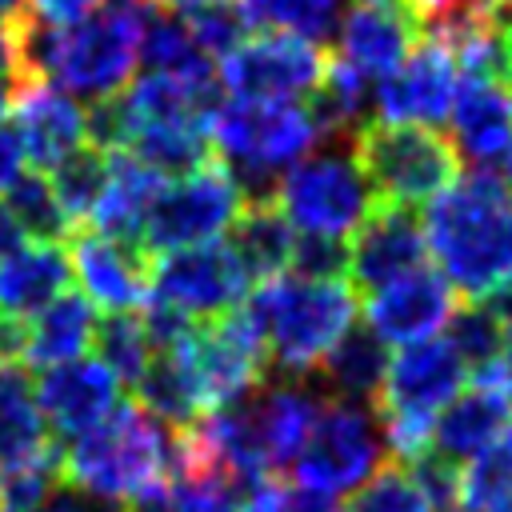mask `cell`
<instances>
[{
    "mask_svg": "<svg viewBox=\"0 0 512 512\" xmlns=\"http://www.w3.org/2000/svg\"><path fill=\"white\" fill-rule=\"evenodd\" d=\"M424 240L440 276L468 300L496 292L512 280V184L492 168L456 176L428 200Z\"/></svg>",
    "mask_w": 512,
    "mask_h": 512,
    "instance_id": "6da1fadb",
    "label": "cell"
},
{
    "mask_svg": "<svg viewBox=\"0 0 512 512\" xmlns=\"http://www.w3.org/2000/svg\"><path fill=\"white\" fill-rule=\"evenodd\" d=\"M16 40L24 76L92 104L128 88L140 60V8H104L76 24H40L20 12Z\"/></svg>",
    "mask_w": 512,
    "mask_h": 512,
    "instance_id": "7a4b0ae2",
    "label": "cell"
},
{
    "mask_svg": "<svg viewBox=\"0 0 512 512\" xmlns=\"http://www.w3.org/2000/svg\"><path fill=\"white\" fill-rule=\"evenodd\" d=\"M244 312L260 328L268 372L304 380L356 324L360 296L348 280H312L284 272L256 284L244 296Z\"/></svg>",
    "mask_w": 512,
    "mask_h": 512,
    "instance_id": "3957f363",
    "label": "cell"
},
{
    "mask_svg": "<svg viewBox=\"0 0 512 512\" xmlns=\"http://www.w3.org/2000/svg\"><path fill=\"white\" fill-rule=\"evenodd\" d=\"M204 132L244 204L276 200L280 176L296 160H304L320 140L300 100H244V96L220 100Z\"/></svg>",
    "mask_w": 512,
    "mask_h": 512,
    "instance_id": "277c9868",
    "label": "cell"
},
{
    "mask_svg": "<svg viewBox=\"0 0 512 512\" xmlns=\"http://www.w3.org/2000/svg\"><path fill=\"white\" fill-rule=\"evenodd\" d=\"M172 468V428L152 420L136 404H116L96 428L80 432L64 452L68 484L124 504L136 492L160 484Z\"/></svg>",
    "mask_w": 512,
    "mask_h": 512,
    "instance_id": "5b68a950",
    "label": "cell"
},
{
    "mask_svg": "<svg viewBox=\"0 0 512 512\" xmlns=\"http://www.w3.org/2000/svg\"><path fill=\"white\" fill-rule=\"evenodd\" d=\"M464 360L448 340H412L388 356L384 388L376 396V416L384 428V444L396 452L400 464L424 456L432 448V420L436 412L464 388Z\"/></svg>",
    "mask_w": 512,
    "mask_h": 512,
    "instance_id": "8992f818",
    "label": "cell"
},
{
    "mask_svg": "<svg viewBox=\"0 0 512 512\" xmlns=\"http://www.w3.org/2000/svg\"><path fill=\"white\" fill-rule=\"evenodd\" d=\"M352 156L376 204H420L460 176V156L448 136L424 124H364L352 136Z\"/></svg>",
    "mask_w": 512,
    "mask_h": 512,
    "instance_id": "52a82bcc",
    "label": "cell"
},
{
    "mask_svg": "<svg viewBox=\"0 0 512 512\" xmlns=\"http://www.w3.org/2000/svg\"><path fill=\"white\" fill-rule=\"evenodd\" d=\"M272 204L284 212V220L296 232L344 240L376 208V196L348 144V148H324V152L296 160L280 176Z\"/></svg>",
    "mask_w": 512,
    "mask_h": 512,
    "instance_id": "ba28073f",
    "label": "cell"
},
{
    "mask_svg": "<svg viewBox=\"0 0 512 512\" xmlns=\"http://www.w3.org/2000/svg\"><path fill=\"white\" fill-rule=\"evenodd\" d=\"M380 464H384V428L376 408L340 396L320 400L316 424L292 460L296 484L332 500L356 492Z\"/></svg>",
    "mask_w": 512,
    "mask_h": 512,
    "instance_id": "9c48e42d",
    "label": "cell"
},
{
    "mask_svg": "<svg viewBox=\"0 0 512 512\" xmlns=\"http://www.w3.org/2000/svg\"><path fill=\"white\" fill-rule=\"evenodd\" d=\"M240 208H244V200H240L228 168L208 160L204 168L176 176L172 184L160 188V196L144 220L140 248L148 256H160L172 248L220 240V232H228V224L236 220Z\"/></svg>",
    "mask_w": 512,
    "mask_h": 512,
    "instance_id": "30bf717a",
    "label": "cell"
},
{
    "mask_svg": "<svg viewBox=\"0 0 512 512\" xmlns=\"http://www.w3.org/2000/svg\"><path fill=\"white\" fill-rule=\"evenodd\" d=\"M328 68V52L316 40L296 32H248L220 60V88L244 100H300L308 96Z\"/></svg>",
    "mask_w": 512,
    "mask_h": 512,
    "instance_id": "8fae6325",
    "label": "cell"
},
{
    "mask_svg": "<svg viewBox=\"0 0 512 512\" xmlns=\"http://www.w3.org/2000/svg\"><path fill=\"white\" fill-rule=\"evenodd\" d=\"M252 280L244 276L240 260L232 256L228 240H204L188 248H172L152 256L148 268V296L180 308L184 316L220 320L248 296Z\"/></svg>",
    "mask_w": 512,
    "mask_h": 512,
    "instance_id": "7c38bea8",
    "label": "cell"
},
{
    "mask_svg": "<svg viewBox=\"0 0 512 512\" xmlns=\"http://www.w3.org/2000/svg\"><path fill=\"white\" fill-rule=\"evenodd\" d=\"M184 348H188V360L196 368L208 408L236 404L268 380L264 340H260V328L252 324V316L244 312V300L232 312H224L220 320H200L192 328V336L184 340Z\"/></svg>",
    "mask_w": 512,
    "mask_h": 512,
    "instance_id": "4fadbf2b",
    "label": "cell"
},
{
    "mask_svg": "<svg viewBox=\"0 0 512 512\" xmlns=\"http://www.w3.org/2000/svg\"><path fill=\"white\" fill-rule=\"evenodd\" d=\"M456 60L452 52L432 40L420 36L412 44V52L376 84L372 92V108L380 124H444L452 96H456Z\"/></svg>",
    "mask_w": 512,
    "mask_h": 512,
    "instance_id": "5bb4252c",
    "label": "cell"
},
{
    "mask_svg": "<svg viewBox=\"0 0 512 512\" xmlns=\"http://www.w3.org/2000/svg\"><path fill=\"white\" fill-rule=\"evenodd\" d=\"M428 240L424 224L404 204H376L348 240V284L372 292L404 272L424 268Z\"/></svg>",
    "mask_w": 512,
    "mask_h": 512,
    "instance_id": "9a60e30c",
    "label": "cell"
},
{
    "mask_svg": "<svg viewBox=\"0 0 512 512\" xmlns=\"http://www.w3.org/2000/svg\"><path fill=\"white\" fill-rule=\"evenodd\" d=\"M420 40L416 20L400 0H360L336 20V60L364 84H380Z\"/></svg>",
    "mask_w": 512,
    "mask_h": 512,
    "instance_id": "2e32d148",
    "label": "cell"
},
{
    "mask_svg": "<svg viewBox=\"0 0 512 512\" xmlns=\"http://www.w3.org/2000/svg\"><path fill=\"white\" fill-rule=\"evenodd\" d=\"M452 312H456L452 284L440 272L416 268V272H404L372 288L364 304V324L384 344H412V340H428L432 332H440Z\"/></svg>",
    "mask_w": 512,
    "mask_h": 512,
    "instance_id": "e0dca14e",
    "label": "cell"
},
{
    "mask_svg": "<svg viewBox=\"0 0 512 512\" xmlns=\"http://www.w3.org/2000/svg\"><path fill=\"white\" fill-rule=\"evenodd\" d=\"M36 404L48 432H56L60 440H76L120 404V380L96 356H76L44 368V376L36 380Z\"/></svg>",
    "mask_w": 512,
    "mask_h": 512,
    "instance_id": "ac0fdd59",
    "label": "cell"
},
{
    "mask_svg": "<svg viewBox=\"0 0 512 512\" xmlns=\"http://www.w3.org/2000/svg\"><path fill=\"white\" fill-rule=\"evenodd\" d=\"M8 108H12V128L20 136L24 160H32L36 172H48L68 152L88 144L84 108L68 92H60V88H52V84H44L36 76H24L12 88Z\"/></svg>",
    "mask_w": 512,
    "mask_h": 512,
    "instance_id": "d6986e66",
    "label": "cell"
},
{
    "mask_svg": "<svg viewBox=\"0 0 512 512\" xmlns=\"http://www.w3.org/2000/svg\"><path fill=\"white\" fill-rule=\"evenodd\" d=\"M72 276L80 280L84 296L108 312H132L148 296V268L152 256L140 244L112 240L104 232H76L68 244Z\"/></svg>",
    "mask_w": 512,
    "mask_h": 512,
    "instance_id": "ffe728a7",
    "label": "cell"
},
{
    "mask_svg": "<svg viewBox=\"0 0 512 512\" xmlns=\"http://www.w3.org/2000/svg\"><path fill=\"white\" fill-rule=\"evenodd\" d=\"M448 120H452L456 156L480 168L500 164L504 152L512 148V80L460 72Z\"/></svg>",
    "mask_w": 512,
    "mask_h": 512,
    "instance_id": "44dd1931",
    "label": "cell"
},
{
    "mask_svg": "<svg viewBox=\"0 0 512 512\" xmlns=\"http://www.w3.org/2000/svg\"><path fill=\"white\" fill-rule=\"evenodd\" d=\"M512 428V396L500 384L496 368L480 372L476 384L460 388L432 420V448L448 464H464L484 452L500 432Z\"/></svg>",
    "mask_w": 512,
    "mask_h": 512,
    "instance_id": "7402d4cb",
    "label": "cell"
},
{
    "mask_svg": "<svg viewBox=\"0 0 512 512\" xmlns=\"http://www.w3.org/2000/svg\"><path fill=\"white\" fill-rule=\"evenodd\" d=\"M248 412H252L264 468L276 476L304 448V440L316 424V412H320V392L308 380H288V376L264 380L248 396Z\"/></svg>",
    "mask_w": 512,
    "mask_h": 512,
    "instance_id": "603a6c76",
    "label": "cell"
},
{
    "mask_svg": "<svg viewBox=\"0 0 512 512\" xmlns=\"http://www.w3.org/2000/svg\"><path fill=\"white\" fill-rule=\"evenodd\" d=\"M164 188V176L152 172L148 164H140L132 152H108V180H104V192L92 208V228L112 236V240H128V244H140V232H144V220L156 204Z\"/></svg>",
    "mask_w": 512,
    "mask_h": 512,
    "instance_id": "cb8c5ba5",
    "label": "cell"
},
{
    "mask_svg": "<svg viewBox=\"0 0 512 512\" xmlns=\"http://www.w3.org/2000/svg\"><path fill=\"white\" fill-rule=\"evenodd\" d=\"M68 284L72 264L60 244L32 240L0 256V312L8 316H36L48 300L68 292Z\"/></svg>",
    "mask_w": 512,
    "mask_h": 512,
    "instance_id": "d4e9b609",
    "label": "cell"
},
{
    "mask_svg": "<svg viewBox=\"0 0 512 512\" xmlns=\"http://www.w3.org/2000/svg\"><path fill=\"white\" fill-rule=\"evenodd\" d=\"M136 408H144L164 428H188L200 412H208L196 368L188 360V348L176 344L168 352H152L148 368L136 376Z\"/></svg>",
    "mask_w": 512,
    "mask_h": 512,
    "instance_id": "484cf974",
    "label": "cell"
},
{
    "mask_svg": "<svg viewBox=\"0 0 512 512\" xmlns=\"http://www.w3.org/2000/svg\"><path fill=\"white\" fill-rule=\"evenodd\" d=\"M292 244H296V228L284 220V212L272 200L244 204L228 224V248L252 284L284 276L292 264Z\"/></svg>",
    "mask_w": 512,
    "mask_h": 512,
    "instance_id": "4316f807",
    "label": "cell"
},
{
    "mask_svg": "<svg viewBox=\"0 0 512 512\" xmlns=\"http://www.w3.org/2000/svg\"><path fill=\"white\" fill-rule=\"evenodd\" d=\"M48 424L36 404V384L24 364H0V468H20L48 456Z\"/></svg>",
    "mask_w": 512,
    "mask_h": 512,
    "instance_id": "83f0119b",
    "label": "cell"
},
{
    "mask_svg": "<svg viewBox=\"0 0 512 512\" xmlns=\"http://www.w3.org/2000/svg\"><path fill=\"white\" fill-rule=\"evenodd\" d=\"M92 332H96V304L84 292H60L28 320L24 364L52 368V364L76 360L92 344Z\"/></svg>",
    "mask_w": 512,
    "mask_h": 512,
    "instance_id": "f1b7e54d",
    "label": "cell"
},
{
    "mask_svg": "<svg viewBox=\"0 0 512 512\" xmlns=\"http://www.w3.org/2000/svg\"><path fill=\"white\" fill-rule=\"evenodd\" d=\"M316 372L332 396L356 400V404H376V396L384 388V372H388V344L368 324H352L328 348V356L316 364Z\"/></svg>",
    "mask_w": 512,
    "mask_h": 512,
    "instance_id": "f546056e",
    "label": "cell"
},
{
    "mask_svg": "<svg viewBox=\"0 0 512 512\" xmlns=\"http://www.w3.org/2000/svg\"><path fill=\"white\" fill-rule=\"evenodd\" d=\"M136 56L144 60L148 72H164V76H212V60L204 56V48L196 44L188 20L156 0L140 4V48Z\"/></svg>",
    "mask_w": 512,
    "mask_h": 512,
    "instance_id": "4dcf8cb0",
    "label": "cell"
},
{
    "mask_svg": "<svg viewBox=\"0 0 512 512\" xmlns=\"http://www.w3.org/2000/svg\"><path fill=\"white\" fill-rule=\"evenodd\" d=\"M124 152H132L140 164H148L152 172H160L164 180L188 176L196 168H204L212 160V144L204 128L192 124H164V120H140L124 144Z\"/></svg>",
    "mask_w": 512,
    "mask_h": 512,
    "instance_id": "1f68e13d",
    "label": "cell"
},
{
    "mask_svg": "<svg viewBox=\"0 0 512 512\" xmlns=\"http://www.w3.org/2000/svg\"><path fill=\"white\" fill-rule=\"evenodd\" d=\"M456 512H512V428L460 464Z\"/></svg>",
    "mask_w": 512,
    "mask_h": 512,
    "instance_id": "d6a6232c",
    "label": "cell"
},
{
    "mask_svg": "<svg viewBox=\"0 0 512 512\" xmlns=\"http://www.w3.org/2000/svg\"><path fill=\"white\" fill-rule=\"evenodd\" d=\"M104 180H108V152H100L92 144H80L76 152H68L60 164L48 168V184H52L64 216L72 220V228L92 216V208L104 192Z\"/></svg>",
    "mask_w": 512,
    "mask_h": 512,
    "instance_id": "836d02e7",
    "label": "cell"
},
{
    "mask_svg": "<svg viewBox=\"0 0 512 512\" xmlns=\"http://www.w3.org/2000/svg\"><path fill=\"white\" fill-rule=\"evenodd\" d=\"M92 344H96V360H100L120 384H136V376H140V372L148 368V360H152L148 332H144L140 316H132V312L96 316Z\"/></svg>",
    "mask_w": 512,
    "mask_h": 512,
    "instance_id": "e575fe53",
    "label": "cell"
},
{
    "mask_svg": "<svg viewBox=\"0 0 512 512\" xmlns=\"http://www.w3.org/2000/svg\"><path fill=\"white\" fill-rule=\"evenodd\" d=\"M16 216V224L24 228L28 240H48V244H60L68 232H72V220L64 216L52 184L44 172H20L12 184H8V200H4Z\"/></svg>",
    "mask_w": 512,
    "mask_h": 512,
    "instance_id": "d590c367",
    "label": "cell"
},
{
    "mask_svg": "<svg viewBox=\"0 0 512 512\" xmlns=\"http://www.w3.org/2000/svg\"><path fill=\"white\" fill-rule=\"evenodd\" d=\"M252 28L296 32L304 40H324L340 20V0H240Z\"/></svg>",
    "mask_w": 512,
    "mask_h": 512,
    "instance_id": "8d00e7d4",
    "label": "cell"
},
{
    "mask_svg": "<svg viewBox=\"0 0 512 512\" xmlns=\"http://www.w3.org/2000/svg\"><path fill=\"white\" fill-rule=\"evenodd\" d=\"M444 340L456 348V356L464 360V368L480 376V372H492L496 368L500 348H504V328L488 312V304L472 300V304H464V308H456L448 316V336Z\"/></svg>",
    "mask_w": 512,
    "mask_h": 512,
    "instance_id": "74e56055",
    "label": "cell"
},
{
    "mask_svg": "<svg viewBox=\"0 0 512 512\" xmlns=\"http://www.w3.org/2000/svg\"><path fill=\"white\" fill-rule=\"evenodd\" d=\"M344 512H432L428 496L412 480V472L396 464H380L348 500Z\"/></svg>",
    "mask_w": 512,
    "mask_h": 512,
    "instance_id": "f35d334b",
    "label": "cell"
},
{
    "mask_svg": "<svg viewBox=\"0 0 512 512\" xmlns=\"http://www.w3.org/2000/svg\"><path fill=\"white\" fill-rule=\"evenodd\" d=\"M180 16L188 20V28H192V36H196V44L204 48L208 60H224V56L252 32L244 8H236L232 0H228V4L192 8V12H180Z\"/></svg>",
    "mask_w": 512,
    "mask_h": 512,
    "instance_id": "ab89813d",
    "label": "cell"
},
{
    "mask_svg": "<svg viewBox=\"0 0 512 512\" xmlns=\"http://www.w3.org/2000/svg\"><path fill=\"white\" fill-rule=\"evenodd\" d=\"M288 272L312 276V280H344L348 272V244L332 236H308L300 232L292 244V264Z\"/></svg>",
    "mask_w": 512,
    "mask_h": 512,
    "instance_id": "60d3db41",
    "label": "cell"
},
{
    "mask_svg": "<svg viewBox=\"0 0 512 512\" xmlns=\"http://www.w3.org/2000/svg\"><path fill=\"white\" fill-rule=\"evenodd\" d=\"M400 4H404L408 16L416 20V28H420L424 36H432V32L448 28L452 20H460L464 12H472V8L484 4V0H400Z\"/></svg>",
    "mask_w": 512,
    "mask_h": 512,
    "instance_id": "b9f144b4",
    "label": "cell"
},
{
    "mask_svg": "<svg viewBox=\"0 0 512 512\" xmlns=\"http://www.w3.org/2000/svg\"><path fill=\"white\" fill-rule=\"evenodd\" d=\"M32 512H120V504H108L76 484H56Z\"/></svg>",
    "mask_w": 512,
    "mask_h": 512,
    "instance_id": "7bdbcfd3",
    "label": "cell"
},
{
    "mask_svg": "<svg viewBox=\"0 0 512 512\" xmlns=\"http://www.w3.org/2000/svg\"><path fill=\"white\" fill-rule=\"evenodd\" d=\"M100 0H28V16L40 24H76L96 12Z\"/></svg>",
    "mask_w": 512,
    "mask_h": 512,
    "instance_id": "ee69618b",
    "label": "cell"
},
{
    "mask_svg": "<svg viewBox=\"0 0 512 512\" xmlns=\"http://www.w3.org/2000/svg\"><path fill=\"white\" fill-rule=\"evenodd\" d=\"M24 80L20 68V40H16V20H0V88H16Z\"/></svg>",
    "mask_w": 512,
    "mask_h": 512,
    "instance_id": "f6af8a7d",
    "label": "cell"
},
{
    "mask_svg": "<svg viewBox=\"0 0 512 512\" xmlns=\"http://www.w3.org/2000/svg\"><path fill=\"white\" fill-rule=\"evenodd\" d=\"M28 348V316L0 312V364H24Z\"/></svg>",
    "mask_w": 512,
    "mask_h": 512,
    "instance_id": "bcb514c9",
    "label": "cell"
},
{
    "mask_svg": "<svg viewBox=\"0 0 512 512\" xmlns=\"http://www.w3.org/2000/svg\"><path fill=\"white\" fill-rule=\"evenodd\" d=\"M24 172V148L20 136L8 120H0V192H8V184Z\"/></svg>",
    "mask_w": 512,
    "mask_h": 512,
    "instance_id": "7dc6e473",
    "label": "cell"
},
{
    "mask_svg": "<svg viewBox=\"0 0 512 512\" xmlns=\"http://www.w3.org/2000/svg\"><path fill=\"white\" fill-rule=\"evenodd\" d=\"M280 512H344V508H340L332 496H320V492L296 488V492H284Z\"/></svg>",
    "mask_w": 512,
    "mask_h": 512,
    "instance_id": "c3c4849f",
    "label": "cell"
},
{
    "mask_svg": "<svg viewBox=\"0 0 512 512\" xmlns=\"http://www.w3.org/2000/svg\"><path fill=\"white\" fill-rule=\"evenodd\" d=\"M120 512H172V500H168V484H152L144 492H136L132 500L120 504Z\"/></svg>",
    "mask_w": 512,
    "mask_h": 512,
    "instance_id": "681fc988",
    "label": "cell"
},
{
    "mask_svg": "<svg viewBox=\"0 0 512 512\" xmlns=\"http://www.w3.org/2000/svg\"><path fill=\"white\" fill-rule=\"evenodd\" d=\"M28 236H24V228L16 224V216H12V208L0 200V256H8V252H16L20 244H24Z\"/></svg>",
    "mask_w": 512,
    "mask_h": 512,
    "instance_id": "f907efd6",
    "label": "cell"
},
{
    "mask_svg": "<svg viewBox=\"0 0 512 512\" xmlns=\"http://www.w3.org/2000/svg\"><path fill=\"white\" fill-rule=\"evenodd\" d=\"M488 312L500 320L504 332H512V280H504L496 292H488Z\"/></svg>",
    "mask_w": 512,
    "mask_h": 512,
    "instance_id": "816d5d0a",
    "label": "cell"
},
{
    "mask_svg": "<svg viewBox=\"0 0 512 512\" xmlns=\"http://www.w3.org/2000/svg\"><path fill=\"white\" fill-rule=\"evenodd\" d=\"M492 16H496V32H500V40H504L508 64H512V4H496Z\"/></svg>",
    "mask_w": 512,
    "mask_h": 512,
    "instance_id": "f5cc1de1",
    "label": "cell"
},
{
    "mask_svg": "<svg viewBox=\"0 0 512 512\" xmlns=\"http://www.w3.org/2000/svg\"><path fill=\"white\" fill-rule=\"evenodd\" d=\"M496 376H500V384H504L508 396H512V332H504V348H500V360H496Z\"/></svg>",
    "mask_w": 512,
    "mask_h": 512,
    "instance_id": "db71d44e",
    "label": "cell"
},
{
    "mask_svg": "<svg viewBox=\"0 0 512 512\" xmlns=\"http://www.w3.org/2000/svg\"><path fill=\"white\" fill-rule=\"evenodd\" d=\"M156 4H164V8H172V12H192V8H208V4H228V0H156Z\"/></svg>",
    "mask_w": 512,
    "mask_h": 512,
    "instance_id": "11a10c76",
    "label": "cell"
},
{
    "mask_svg": "<svg viewBox=\"0 0 512 512\" xmlns=\"http://www.w3.org/2000/svg\"><path fill=\"white\" fill-rule=\"evenodd\" d=\"M24 12V0H0V20H16Z\"/></svg>",
    "mask_w": 512,
    "mask_h": 512,
    "instance_id": "9f6ffc18",
    "label": "cell"
},
{
    "mask_svg": "<svg viewBox=\"0 0 512 512\" xmlns=\"http://www.w3.org/2000/svg\"><path fill=\"white\" fill-rule=\"evenodd\" d=\"M500 168H504V180H508V184H512V148H508V152H504V160H500Z\"/></svg>",
    "mask_w": 512,
    "mask_h": 512,
    "instance_id": "6f0895ef",
    "label": "cell"
},
{
    "mask_svg": "<svg viewBox=\"0 0 512 512\" xmlns=\"http://www.w3.org/2000/svg\"><path fill=\"white\" fill-rule=\"evenodd\" d=\"M144 0H108V8H140Z\"/></svg>",
    "mask_w": 512,
    "mask_h": 512,
    "instance_id": "680465c9",
    "label": "cell"
},
{
    "mask_svg": "<svg viewBox=\"0 0 512 512\" xmlns=\"http://www.w3.org/2000/svg\"><path fill=\"white\" fill-rule=\"evenodd\" d=\"M8 96H12V92H8V88H0V120H4V112H8Z\"/></svg>",
    "mask_w": 512,
    "mask_h": 512,
    "instance_id": "91938a15",
    "label": "cell"
},
{
    "mask_svg": "<svg viewBox=\"0 0 512 512\" xmlns=\"http://www.w3.org/2000/svg\"><path fill=\"white\" fill-rule=\"evenodd\" d=\"M484 4H492V8H496V4H512V0H484Z\"/></svg>",
    "mask_w": 512,
    "mask_h": 512,
    "instance_id": "94428289",
    "label": "cell"
}]
</instances>
